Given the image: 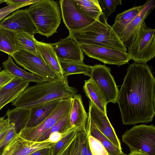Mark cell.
Returning a JSON list of instances; mask_svg holds the SVG:
<instances>
[{
  "instance_id": "cell-5",
  "label": "cell",
  "mask_w": 155,
  "mask_h": 155,
  "mask_svg": "<svg viewBox=\"0 0 155 155\" xmlns=\"http://www.w3.org/2000/svg\"><path fill=\"white\" fill-rule=\"evenodd\" d=\"M127 48L131 60L146 63L155 56V29L147 27L144 21Z\"/></svg>"
},
{
  "instance_id": "cell-1",
  "label": "cell",
  "mask_w": 155,
  "mask_h": 155,
  "mask_svg": "<svg viewBox=\"0 0 155 155\" xmlns=\"http://www.w3.org/2000/svg\"><path fill=\"white\" fill-rule=\"evenodd\" d=\"M117 103L124 125L152 121L155 115V78L146 63L134 62L129 65Z\"/></svg>"
},
{
  "instance_id": "cell-6",
  "label": "cell",
  "mask_w": 155,
  "mask_h": 155,
  "mask_svg": "<svg viewBox=\"0 0 155 155\" xmlns=\"http://www.w3.org/2000/svg\"><path fill=\"white\" fill-rule=\"evenodd\" d=\"M122 140L129 147L130 152L155 155V127L153 125L134 126L126 131Z\"/></svg>"
},
{
  "instance_id": "cell-46",
  "label": "cell",
  "mask_w": 155,
  "mask_h": 155,
  "mask_svg": "<svg viewBox=\"0 0 155 155\" xmlns=\"http://www.w3.org/2000/svg\"><path fill=\"white\" fill-rule=\"evenodd\" d=\"M123 155H127V154L124 153V154Z\"/></svg>"
},
{
  "instance_id": "cell-19",
  "label": "cell",
  "mask_w": 155,
  "mask_h": 155,
  "mask_svg": "<svg viewBox=\"0 0 155 155\" xmlns=\"http://www.w3.org/2000/svg\"><path fill=\"white\" fill-rule=\"evenodd\" d=\"M88 114L86 111L80 94H76L72 98L69 114L71 128H81L86 126Z\"/></svg>"
},
{
  "instance_id": "cell-27",
  "label": "cell",
  "mask_w": 155,
  "mask_h": 155,
  "mask_svg": "<svg viewBox=\"0 0 155 155\" xmlns=\"http://www.w3.org/2000/svg\"><path fill=\"white\" fill-rule=\"evenodd\" d=\"M17 35L15 31L0 27V51L11 56L17 51Z\"/></svg>"
},
{
  "instance_id": "cell-4",
  "label": "cell",
  "mask_w": 155,
  "mask_h": 155,
  "mask_svg": "<svg viewBox=\"0 0 155 155\" xmlns=\"http://www.w3.org/2000/svg\"><path fill=\"white\" fill-rule=\"evenodd\" d=\"M28 11L38 33L48 38L57 32L61 19L57 1L38 0L30 5Z\"/></svg>"
},
{
  "instance_id": "cell-44",
  "label": "cell",
  "mask_w": 155,
  "mask_h": 155,
  "mask_svg": "<svg viewBox=\"0 0 155 155\" xmlns=\"http://www.w3.org/2000/svg\"><path fill=\"white\" fill-rule=\"evenodd\" d=\"M3 150H2L0 151V155H1L2 153V152H3Z\"/></svg>"
},
{
  "instance_id": "cell-3",
  "label": "cell",
  "mask_w": 155,
  "mask_h": 155,
  "mask_svg": "<svg viewBox=\"0 0 155 155\" xmlns=\"http://www.w3.org/2000/svg\"><path fill=\"white\" fill-rule=\"evenodd\" d=\"M102 14L89 25L81 29L69 31V37L79 45L88 44L105 47L123 51L127 50L107 22Z\"/></svg>"
},
{
  "instance_id": "cell-18",
  "label": "cell",
  "mask_w": 155,
  "mask_h": 155,
  "mask_svg": "<svg viewBox=\"0 0 155 155\" xmlns=\"http://www.w3.org/2000/svg\"><path fill=\"white\" fill-rule=\"evenodd\" d=\"M36 47L47 64L56 74L58 78L63 79V76L59 61L51 43L35 40Z\"/></svg>"
},
{
  "instance_id": "cell-22",
  "label": "cell",
  "mask_w": 155,
  "mask_h": 155,
  "mask_svg": "<svg viewBox=\"0 0 155 155\" xmlns=\"http://www.w3.org/2000/svg\"><path fill=\"white\" fill-rule=\"evenodd\" d=\"M86 129L88 135L99 140L106 149L108 155H123L124 154L112 142L96 127L91 119L88 117Z\"/></svg>"
},
{
  "instance_id": "cell-25",
  "label": "cell",
  "mask_w": 155,
  "mask_h": 155,
  "mask_svg": "<svg viewBox=\"0 0 155 155\" xmlns=\"http://www.w3.org/2000/svg\"><path fill=\"white\" fill-rule=\"evenodd\" d=\"M30 114V110L15 108L6 112L9 124L13 123L17 134L26 127Z\"/></svg>"
},
{
  "instance_id": "cell-38",
  "label": "cell",
  "mask_w": 155,
  "mask_h": 155,
  "mask_svg": "<svg viewBox=\"0 0 155 155\" xmlns=\"http://www.w3.org/2000/svg\"><path fill=\"white\" fill-rule=\"evenodd\" d=\"M28 155H52L51 147L43 148L36 151Z\"/></svg>"
},
{
  "instance_id": "cell-35",
  "label": "cell",
  "mask_w": 155,
  "mask_h": 155,
  "mask_svg": "<svg viewBox=\"0 0 155 155\" xmlns=\"http://www.w3.org/2000/svg\"><path fill=\"white\" fill-rule=\"evenodd\" d=\"M22 92L17 91L0 98V111L6 105L12 103Z\"/></svg>"
},
{
  "instance_id": "cell-14",
  "label": "cell",
  "mask_w": 155,
  "mask_h": 155,
  "mask_svg": "<svg viewBox=\"0 0 155 155\" xmlns=\"http://www.w3.org/2000/svg\"><path fill=\"white\" fill-rule=\"evenodd\" d=\"M88 117L96 127L115 146L122 150L121 143L107 115L89 101Z\"/></svg>"
},
{
  "instance_id": "cell-16",
  "label": "cell",
  "mask_w": 155,
  "mask_h": 155,
  "mask_svg": "<svg viewBox=\"0 0 155 155\" xmlns=\"http://www.w3.org/2000/svg\"><path fill=\"white\" fill-rule=\"evenodd\" d=\"M155 7L154 0H147L142 5L137 15L125 27L119 38L126 48L129 46L139 26Z\"/></svg>"
},
{
  "instance_id": "cell-42",
  "label": "cell",
  "mask_w": 155,
  "mask_h": 155,
  "mask_svg": "<svg viewBox=\"0 0 155 155\" xmlns=\"http://www.w3.org/2000/svg\"><path fill=\"white\" fill-rule=\"evenodd\" d=\"M128 155H148L145 153L138 151L130 152Z\"/></svg>"
},
{
  "instance_id": "cell-41",
  "label": "cell",
  "mask_w": 155,
  "mask_h": 155,
  "mask_svg": "<svg viewBox=\"0 0 155 155\" xmlns=\"http://www.w3.org/2000/svg\"><path fill=\"white\" fill-rule=\"evenodd\" d=\"M11 126V124H9L8 126L5 129L0 133V143L2 140L8 133Z\"/></svg>"
},
{
  "instance_id": "cell-24",
  "label": "cell",
  "mask_w": 155,
  "mask_h": 155,
  "mask_svg": "<svg viewBox=\"0 0 155 155\" xmlns=\"http://www.w3.org/2000/svg\"><path fill=\"white\" fill-rule=\"evenodd\" d=\"M142 6V5L133 7L117 15L111 27L118 37L125 27L139 13Z\"/></svg>"
},
{
  "instance_id": "cell-45",
  "label": "cell",
  "mask_w": 155,
  "mask_h": 155,
  "mask_svg": "<svg viewBox=\"0 0 155 155\" xmlns=\"http://www.w3.org/2000/svg\"><path fill=\"white\" fill-rule=\"evenodd\" d=\"M1 69H2L1 68V67L0 66V72H1L2 71Z\"/></svg>"
},
{
  "instance_id": "cell-8",
  "label": "cell",
  "mask_w": 155,
  "mask_h": 155,
  "mask_svg": "<svg viewBox=\"0 0 155 155\" xmlns=\"http://www.w3.org/2000/svg\"><path fill=\"white\" fill-rule=\"evenodd\" d=\"M71 101L72 98L61 100L53 112L44 121L36 127H25L18 134L26 140L36 142L45 131L69 113Z\"/></svg>"
},
{
  "instance_id": "cell-12",
  "label": "cell",
  "mask_w": 155,
  "mask_h": 155,
  "mask_svg": "<svg viewBox=\"0 0 155 155\" xmlns=\"http://www.w3.org/2000/svg\"><path fill=\"white\" fill-rule=\"evenodd\" d=\"M0 27L13 31L17 34L26 33L34 35L38 33L30 16L28 8L17 9L0 22Z\"/></svg>"
},
{
  "instance_id": "cell-43",
  "label": "cell",
  "mask_w": 155,
  "mask_h": 155,
  "mask_svg": "<svg viewBox=\"0 0 155 155\" xmlns=\"http://www.w3.org/2000/svg\"><path fill=\"white\" fill-rule=\"evenodd\" d=\"M5 0H0V4L1 3L5 2Z\"/></svg>"
},
{
  "instance_id": "cell-15",
  "label": "cell",
  "mask_w": 155,
  "mask_h": 155,
  "mask_svg": "<svg viewBox=\"0 0 155 155\" xmlns=\"http://www.w3.org/2000/svg\"><path fill=\"white\" fill-rule=\"evenodd\" d=\"M59 61L68 60L84 63V53L79 45L68 37L51 44Z\"/></svg>"
},
{
  "instance_id": "cell-23",
  "label": "cell",
  "mask_w": 155,
  "mask_h": 155,
  "mask_svg": "<svg viewBox=\"0 0 155 155\" xmlns=\"http://www.w3.org/2000/svg\"><path fill=\"white\" fill-rule=\"evenodd\" d=\"M83 88L86 96L90 101L107 115V104L98 87L90 78L84 80Z\"/></svg>"
},
{
  "instance_id": "cell-39",
  "label": "cell",
  "mask_w": 155,
  "mask_h": 155,
  "mask_svg": "<svg viewBox=\"0 0 155 155\" xmlns=\"http://www.w3.org/2000/svg\"><path fill=\"white\" fill-rule=\"evenodd\" d=\"M63 134L58 132L53 133L50 134L47 140L52 143H57L61 139Z\"/></svg>"
},
{
  "instance_id": "cell-36",
  "label": "cell",
  "mask_w": 155,
  "mask_h": 155,
  "mask_svg": "<svg viewBox=\"0 0 155 155\" xmlns=\"http://www.w3.org/2000/svg\"><path fill=\"white\" fill-rule=\"evenodd\" d=\"M14 78L4 70L0 72V89L9 82Z\"/></svg>"
},
{
  "instance_id": "cell-40",
  "label": "cell",
  "mask_w": 155,
  "mask_h": 155,
  "mask_svg": "<svg viewBox=\"0 0 155 155\" xmlns=\"http://www.w3.org/2000/svg\"><path fill=\"white\" fill-rule=\"evenodd\" d=\"M6 115L0 117V133L3 131L9 125L7 119H5Z\"/></svg>"
},
{
  "instance_id": "cell-26",
  "label": "cell",
  "mask_w": 155,
  "mask_h": 155,
  "mask_svg": "<svg viewBox=\"0 0 155 155\" xmlns=\"http://www.w3.org/2000/svg\"><path fill=\"white\" fill-rule=\"evenodd\" d=\"M61 67L64 78H68L70 75L74 74H83L90 76L92 66L86 64L84 63L74 61H60Z\"/></svg>"
},
{
  "instance_id": "cell-10",
  "label": "cell",
  "mask_w": 155,
  "mask_h": 155,
  "mask_svg": "<svg viewBox=\"0 0 155 155\" xmlns=\"http://www.w3.org/2000/svg\"><path fill=\"white\" fill-rule=\"evenodd\" d=\"M63 21L69 31L81 29L96 20L84 12L75 0L59 1Z\"/></svg>"
},
{
  "instance_id": "cell-37",
  "label": "cell",
  "mask_w": 155,
  "mask_h": 155,
  "mask_svg": "<svg viewBox=\"0 0 155 155\" xmlns=\"http://www.w3.org/2000/svg\"><path fill=\"white\" fill-rule=\"evenodd\" d=\"M39 0H5L8 5H30L38 1Z\"/></svg>"
},
{
  "instance_id": "cell-34",
  "label": "cell",
  "mask_w": 155,
  "mask_h": 155,
  "mask_svg": "<svg viewBox=\"0 0 155 155\" xmlns=\"http://www.w3.org/2000/svg\"><path fill=\"white\" fill-rule=\"evenodd\" d=\"M88 140L92 155H108L106 149L99 140L90 135H88Z\"/></svg>"
},
{
  "instance_id": "cell-30",
  "label": "cell",
  "mask_w": 155,
  "mask_h": 155,
  "mask_svg": "<svg viewBox=\"0 0 155 155\" xmlns=\"http://www.w3.org/2000/svg\"><path fill=\"white\" fill-rule=\"evenodd\" d=\"M81 9L87 15L97 19L102 14L98 0H75Z\"/></svg>"
},
{
  "instance_id": "cell-28",
  "label": "cell",
  "mask_w": 155,
  "mask_h": 155,
  "mask_svg": "<svg viewBox=\"0 0 155 155\" xmlns=\"http://www.w3.org/2000/svg\"><path fill=\"white\" fill-rule=\"evenodd\" d=\"M35 40L34 35L26 33L17 34L16 41L17 51L23 50L38 56L39 53L36 47Z\"/></svg>"
},
{
  "instance_id": "cell-11",
  "label": "cell",
  "mask_w": 155,
  "mask_h": 155,
  "mask_svg": "<svg viewBox=\"0 0 155 155\" xmlns=\"http://www.w3.org/2000/svg\"><path fill=\"white\" fill-rule=\"evenodd\" d=\"M79 46L87 56L104 64L120 66L128 63L131 60L127 51L91 45L81 44Z\"/></svg>"
},
{
  "instance_id": "cell-9",
  "label": "cell",
  "mask_w": 155,
  "mask_h": 155,
  "mask_svg": "<svg viewBox=\"0 0 155 155\" xmlns=\"http://www.w3.org/2000/svg\"><path fill=\"white\" fill-rule=\"evenodd\" d=\"M110 68L105 65L95 64L92 67L90 79L103 95L107 104L117 102L119 90Z\"/></svg>"
},
{
  "instance_id": "cell-20",
  "label": "cell",
  "mask_w": 155,
  "mask_h": 155,
  "mask_svg": "<svg viewBox=\"0 0 155 155\" xmlns=\"http://www.w3.org/2000/svg\"><path fill=\"white\" fill-rule=\"evenodd\" d=\"M60 100L51 101L30 109V116L26 127H34L41 124L51 114Z\"/></svg>"
},
{
  "instance_id": "cell-31",
  "label": "cell",
  "mask_w": 155,
  "mask_h": 155,
  "mask_svg": "<svg viewBox=\"0 0 155 155\" xmlns=\"http://www.w3.org/2000/svg\"><path fill=\"white\" fill-rule=\"evenodd\" d=\"M78 129V127L73 128L66 133L63 134L61 139L51 147L52 155H57L68 146L75 137Z\"/></svg>"
},
{
  "instance_id": "cell-13",
  "label": "cell",
  "mask_w": 155,
  "mask_h": 155,
  "mask_svg": "<svg viewBox=\"0 0 155 155\" xmlns=\"http://www.w3.org/2000/svg\"><path fill=\"white\" fill-rule=\"evenodd\" d=\"M54 143L47 140L41 142L28 141L17 134L4 148L1 155H28L39 149L51 147Z\"/></svg>"
},
{
  "instance_id": "cell-33",
  "label": "cell",
  "mask_w": 155,
  "mask_h": 155,
  "mask_svg": "<svg viewBox=\"0 0 155 155\" xmlns=\"http://www.w3.org/2000/svg\"><path fill=\"white\" fill-rule=\"evenodd\" d=\"M102 14L107 19L115 11L117 5H122L121 0H98Z\"/></svg>"
},
{
  "instance_id": "cell-21",
  "label": "cell",
  "mask_w": 155,
  "mask_h": 155,
  "mask_svg": "<svg viewBox=\"0 0 155 155\" xmlns=\"http://www.w3.org/2000/svg\"><path fill=\"white\" fill-rule=\"evenodd\" d=\"M2 64L4 70L24 82H33L38 84L47 81L43 78L19 68L14 63L11 55H8L7 60L3 62Z\"/></svg>"
},
{
  "instance_id": "cell-7",
  "label": "cell",
  "mask_w": 155,
  "mask_h": 155,
  "mask_svg": "<svg viewBox=\"0 0 155 155\" xmlns=\"http://www.w3.org/2000/svg\"><path fill=\"white\" fill-rule=\"evenodd\" d=\"M11 56L18 65L47 81H52L58 78L39 53L38 56H36L26 51L20 50L15 52Z\"/></svg>"
},
{
  "instance_id": "cell-29",
  "label": "cell",
  "mask_w": 155,
  "mask_h": 155,
  "mask_svg": "<svg viewBox=\"0 0 155 155\" xmlns=\"http://www.w3.org/2000/svg\"><path fill=\"white\" fill-rule=\"evenodd\" d=\"M69 114V113L60 119L52 127L45 131L36 142H43L47 140L50 134L53 133L58 132L62 134H64L72 129V128H71L70 124Z\"/></svg>"
},
{
  "instance_id": "cell-2",
  "label": "cell",
  "mask_w": 155,
  "mask_h": 155,
  "mask_svg": "<svg viewBox=\"0 0 155 155\" xmlns=\"http://www.w3.org/2000/svg\"><path fill=\"white\" fill-rule=\"evenodd\" d=\"M77 89L69 85L68 78L28 87L12 103L15 108L30 109L51 101L72 98Z\"/></svg>"
},
{
  "instance_id": "cell-17",
  "label": "cell",
  "mask_w": 155,
  "mask_h": 155,
  "mask_svg": "<svg viewBox=\"0 0 155 155\" xmlns=\"http://www.w3.org/2000/svg\"><path fill=\"white\" fill-rule=\"evenodd\" d=\"M88 136L85 126L78 128L71 142L57 155H92L89 147Z\"/></svg>"
},
{
  "instance_id": "cell-32",
  "label": "cell",
  "mask_w": 155,
  "mask_h": 155,
  "mask_svg": "<svg viewBox=\"0 0 155 155\" xmlns=\"http://www.w3.org/2000/svg\"><path fill=\"white\" fill-rule=\"evenodd\" d=\"M29 85V82H24L14 77L9 82L0 89V98L17 91H23Z\"/></svg>"
}]
</instances>
